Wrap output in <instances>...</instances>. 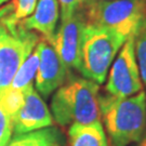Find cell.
<instances>
[{"instance_id":"6da1fadb","label":"cell","mask_w":146,"mask_h":146,"mask_svg":"<svg viewBox=\"0 0 146 146\" xmlns=\"http://www.w3.org/2000/svg\"><path fill=\"white\" fill-rule=\"evenodd\" d=\"M101 121L110 146H130L146 133V92L115 99L100 94Z\"/></svg>"},{"instance_id":"7a4b0ae2","label":"cell","mask_w":146,"mask_h":146,"mask_svg":"<svg viewBox=\"0 0 146 146\" xmlns=\"http://www.w3.org/2000/svg\"><path fill=\"white\" fill-rule=\"evenodd\" d=\"M100 84L82 76H70L53 93L51 114L62 127L101 121Z\"/></svg>"},{"instance_id":"3957f363","label":"cell","mask_w":146,"mask_h":146,"mask_svg":"<svg viewBox=\"0 0 146 146\" xmlns=\"http://www.w3.org/2000/svg\"><path fill=\"white\" fill-rule=\"evenodd\" d=\"M41 38L13 17L12 3L0 8V98Z\"/></svg>"},{"instance_id":"277c9868","label":"cell","mask_w":146,"mask_h":146,"mask_svg":"<svg viewBox=\"0 0 146 146\" xmlns=\"http://www.w3.org/2000/svg\"><path fill=\"white\" fill-rule=\"evenodd\" d=\"M127 39L110 28L87 23L82 36L78 73L98 84H104L116 55Z\"/></svg>"},{"instance_id":"5b68a950","label":"cell","mask_w":146,"mask_h":146,"mask_svg":"<svg viewBox=\"0 0 146 146\" xmlns=\"http://www.w3.org/2000/svg\"><path fill=\"white\" fill-rule=\"evenodd\" d=\"M84 16L88 24L107 27L129 38L146 19V0H95Z\"/></svg>"},{"instance_id":"8992f818","label":"cell","mask_w":146,"mask_h":146,"mask_svg":"<svg viewBox=\"0 0 146 146\" xmlns=\"http://www.w3.org/2000/svg\"><path fill=\"white\" fill-rule=\"evenodd\" d=\"M144 91L134 52V35L130 36L116 55L105 80L104 93L121 99Z\"/></svg>"},{"instance_id":"52a82bcc","label":"cell","mask_w":146,"mask_h":146,"mask_svg":"<svg viewBox=\"0 0 146 146\" xmlns=\"http://www.w3.org/2000/svg\"><path fill=\"white\" fill-rule=\"evenodd\" d=\"M87 20L84 13H76L70 17L61 20L50 44L70 70L79 72L81 60V44Z\"/></svg>"},{"instance_id":"ba28073f","label":"cell","mask_w":146,"mask_h":146,"mask_svg":"<svg viewBox=\"0 0 146 146\" xmlns=\"http://www.w3.org/2000/svg\"><path fill=\"white\" fill-rule=\"evenodd\" d=\"M36 47L39 52V66L35 78V89L47 99L67 80L69 69L47 40L41 38Z\"/></svg>"},{"instance_id":"9c48e42d","label":"cell","mask_w":146,"mask_h":146,"mask_svg":"<svg viewBox=\"0 0 146 146\" xmlns=\"http://www.w3.org/2000/svg\"><path fill=\"white\" fill-rule=\"evenodd\" d=\"M53 123L54 119L44 100L34 86L28 87L24 91L21 107L13 117V134L43 129Z\"/></svg>"},{"instance_id":"30bf717a","label":"cell","mask_w":146,"mask_h":146,"mask_svg":"<svg viewBox=\"0 0 146 146\" xmlns=\"http://www.w3.org/2000/svg\"><path fill=\"white\" fill-rule=\"evenodd\" d=\"M60 5L58 0H38L33 14L22 23L27 29L37 33L49 43L52 41L58 28Z\"/></svg>"},{"instance_id":"8fae6325","label":"cell","mask_w":146,"mask_h":146,"mask_svg":"<svg viewBox=\"0 0 146 146\" xmlns=\"http://www.w3.org/2000/svg\"><path fill=\"white\" fill-rule=\"evenodd\" d=\"M66 137L58 127H47L22 134H13L7 146H65Z\"/></svg>"},{"instance_id":"7c38bea8","label":"cell","mask_w":146,"mask_h":146,"mask_svg":"<svg viewBox=\"0 0 146 146\" xmlns=\"http://www.w3.org/2000/svg\"><path fill=\"white\" fill-rule=\"evenodd\" d=\"M68 146H110L102 121L69 125Z\"/></svg>"},{"instance_id":"4fadbf2b","label":"cell","mask_w":146,"mask_h":146,"mask_svg":"<svg viewBox=\"0 0 146 146\" xmlns=\"http://www.w3.org/2000/svg\"><path fill=\"white\" fill-rule=\"evenodd\" d=\"M38 66H39V52L36 47L16 72L15 76L11 82L10 90L24 93V91L28 87L34 86V80L36 78Z\"/></svg>"},{"instance_id":"5bb4252c","label":"cell","mask_w":146,"mask_h":146,"mask_svg":"<svg viewBox=\"0 0 146 146\" xmlns=\"http://www.w3.org/2000/svg\"><path fill=\"white\" fill-rule=\"evenodd\" d=\"M134 52L142 82L146 90V19L134 34Z\"/></svg>"},{"instance_id":"9a60e30c","label":"cell","mask_w":146,"mask_h":146,"mask_svg":"<svg viewBox=\"0 0 146 146\" xmlns=\"http://www.w3.org/2000/svg\"><path fill=\"white\" fill-rule=\"evenodd\" d=\"M95 0H58L60 20H65L76 13H86Z\"/></svg>"},{"instance_id":"2e32d148","label":"cell","mask_w":146,"mask_h":146,"mask_svg":"<svg viewBox=\"0 0 146 146\" xmlns=\"http://www.w3.org/2000/svg\"><path fill=\"white\" fill-rule=\"evenodd\" d=\"M13 135V117L0 98V146H7Z\"/></svg>"},{"instance_id":"e0dca14e","label":"cell","mask_w":146,"mask_h":146,"mask_svg":"<svg viewBox=\"0 0 146 146\" xmlns=\"http://www.w3.org/2000/svg\"><path fill=\"white\" fill-rule=\"evenodd\" d=\"M38 0H14L12 2L13 17L17 21H23L33 14Z\"/></svg>"},{"instance_id":"ac0fdd59","label":"cell","mask_w":146,"mask_h":146,"mask_svg":"<svg viewBox=\"0 0 146 146\" xmlns=\"http://www.w3.org/2000/svg\"><path fill=\"white\" fill-rule=\"evenodd\" d=\"M133 146H146V133L144 134V136L142 137L139 142H136L134 144H132Z\"/></svg>"},{"instance_id":"d6986e66","label":"cell","mask_w":146,"mask_h":146,"mask_svg":"<svg viewBox=\"0 0 146 146\" xmlns=\"http://www.w3.org/2000/svg\"><path fill=\"white\" fill-rule=\"evenodd\" d=\"M8 1H9V0H0V7L2 5H5V2H8Z\"/></svg>"}]
</instances>
